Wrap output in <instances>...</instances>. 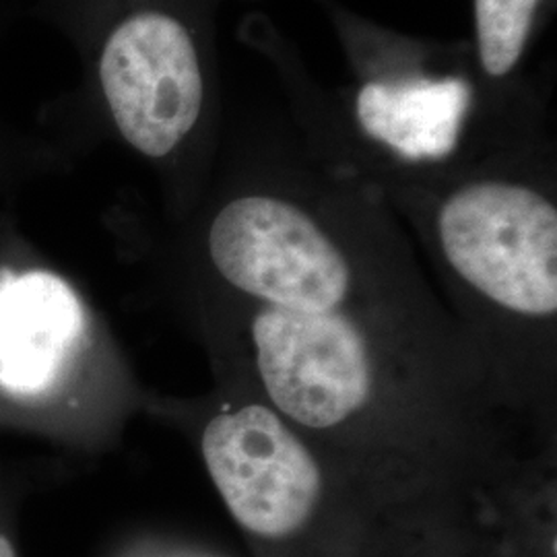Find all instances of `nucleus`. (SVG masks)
I'll list each match as a JSON object with an SVG mask.
<instances>
[{"label": "nucleus", "mask_w": 557, "mask_h": 557, "mask_svg": "<svg viewBox=\"0 0 557 557\" xmlns=\"http://www.w3.org/2000/svg\"><path fill=\"white\" fill-rule=\"evenodd\" d=\"M15 15L9 7H0V50ZM59 149V143L38 126L34 131L23 128L0 110V193L52 170Z\"/></svg>", "instance_id": "obj_9"}, {"label": "nucleus", "mask_w": 557, "mask_h": 557, "mask_svg": "<svg viewBox=\"0 0 557 557\" xmlns=\"http://www.w3.org/2000/svg\"><path fill=\"white\" fill-rule=\"evenodd\" d=\"M25 15L59 34L79 54V89L44 101L64 114L89 101L133 151L174 158L205 112L199 40L170 0H25Z\"/></svg>", "instance_id": "obj_1"}, {"label": "nucleus", "mask_w": 557, "mask_h": 557, "mask_svg": "<svg viewBox=\"0 0 557 557\" xmlns=\"http://www.w3.org/2000/svg\"><path fill=\"white\" fill-rule=\"evenodd\" d=\"M209 255L242 292L298 312H331L351 283L347 260L314 220L275 197L227 202L209 227Z\"/></svg>", "instance_id": "obj_3"}, {"label": "nucleus", "mask_w": 557, "mask_h": 557, "mask_svg": "<svg viewBox=\"0 0 557 557\" xmlns=\"http://www.w3.org/2000/svg\"><path fill=\"white\" fill-rule=\"evenodd\" d=\"M438 234L450 267L483 296L520 314H556L557 211L537 190L462 186L442 205Z\"/></svg>", "instance_id": "obj_2"}, {"label": "nucleus", "mask_w": 557, "mask_h": 557, "mask_svg": "<svg viewBox=\"0 0 557 557\" xmlns=\"http://www.w3.org/2000/svg\"><path fill=\"white\" fill-rule=\"evenodd\" d=\"M252 337L264 388L287 418L324 430L368 403L370 358L349 320L269 306L255 320Z\"/></svg>", "instance_id": "obj_5"}, {"label": "nucleus", "mask_w": 557, "mask_h": 557, "mask_svg": "<svg viewBox=\"0 0 557 557\" xmlns=\"http://www.w3.org/2000/svg\"><path fill=\"white\" fill-rule=\"evenodd\" d=\"M202 457L232 517L264 539L299 531L319 506L322 478L308 448L260 405L213 419Z\"/></svg>", "instance_id": "obj_4"}, {"label": "nucleus", "mask_w": 557, "mask_h": 557, "mask_svg": "<svg viewBox=\"0 0 557 557\" xmlns=\"http://www.w3.org/2000/svg\"><path fill=\"white\" fill-rule=\"evenodd\" d=\"M541 0H475L481 69L487 77H508L531 38Z\"/></svg>", "instance_id": "obj_8"}, {"label": "nucleus", "mask_w": 557, "mask_h": 557, "mask_svg": "<svg viewBox=\"0 0 557 557\" xmlns=\"http://www.w3.org/2000/svg\"><path fill=\"white\" fill-rule=\"evenodd\" d=\"M0 557H17L13 545H11V541L4 537L2 533H0Z\"/></svg>", "instance_id": "obj_10"}, {"label": "nucleus", "mask_w": 557, "mask_h": 557, "mask_svg": "<svg viewBox=\"0 0 557 557\" xmlns=\"http://www.w3.org/2000/svg\"><path fill=\"white\" fill-rule=\"evenodd\" d=\"M83 331L73 289L50 273L0 278V386L36 395L59 379Z\"/></svg>", "instance_id": "obj_6"}, {"label": "nucleus", "mask_w": 557, "mask_h": 557, "mask_svg": "<svg viewBox=\"0 0 557 557\" xmlns=\"http://www.w3.org/2000/svg\"><path fill=\"white\" fill-rule=\"evenodd\" d=\"M471 103V87L458 77L372 81L359 89L356 114L372 139L411 161L448 158Z\"/></svg>", "instance_id": "obj_7"}]
</instances>
